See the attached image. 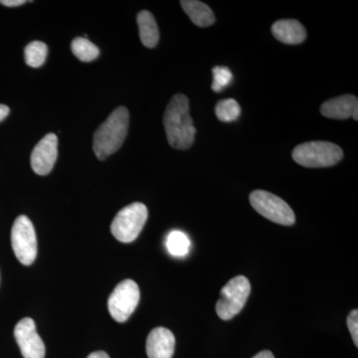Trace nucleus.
I'll list each match as a JSON object with an SVG mask.
<instances>
[{"label": "nucleus", "mask_w": 358, "mask_h": 358, "mask_svg": "<svg viewBox=\"0 0 358 358\" xmlns=\"http://www.w3.org/2000/svg\"><path fill=\"white\" fill-rule=\"evenodd\" d=\"M164 124L171 148L185 150L192 147L196 129L190 117L187 96L178 94L171 99L164 112Z\"/></svg>", "instance_id": "1"}, {"label": "nucleus", "mask_w": 358, "mask_h": 358, "mask_svg": "<svg viewBox=\"0 0 358 358\" xmlns=\"http://www.w3.org/2000/svg\"><path fill=\"white\" fill-rule=\"evenodd\" d=\"M129 126V114L126 107L117 108L96 129L93 150L100 160L108 159L120 150L126 140Z\"/></svg>", "instance_id": "2"}, {"label": "nucleus", "mask_w": 358, "mask_h": 358, "mask_svg": "<svg viewBox=\"0 0 358 358\" xmlns=\"http://www.w3.org/2000/svg\"><path fill=\"white\" fill-rule=\"evenodd\" d=\"M343 157V150L329 141H308L293 150L294 162L310 169L336 166Z\"/></svg>", "instance_id": "3"}, {"label": "nucleus", "mask_w": 358, "mask_h": 358, "mask_svg": "<svg viewBox=\"0 0 358 358\" xmlns=\"http://www.w3.org/2000/svg\"><path fill=\"white\" fill-rule=\"evenodd\" d=\"M147 206L141 202H134L122 208L115 215L110 225V231L115 239L122 243H131L138 237L147 223Z\"/></svg>", "instance_id": "4"}, {"label": "nucleus", "mask_w": 358, "mask_h": 358, "mask_svg": "<svg viewBox=\"0 0 358 358\" xmlns=\"http://www.w3.org/2000/svg\"><path fill=\"white\" fill-rule=\"evenodd\" d=\"M251 284L244 275H237L230 280L221 289L220 298L216 303V313L221 320L233 319L246 305Z\"/></svg>", "instance_id": "5"}, {"label": "nucleus", "mask_w": 358, "mask_h": 358, "mask_svg": "<svg viewBox=\"0 0 358 358\" xmlns=\"http://www.w3.org/2000/svg\"><path fill=\"white\" fill-rule=\"evenodd\" d=\"M250 202L259 214L272 222L284 226H291L296 222L293 209L273 193L255 190L250 194Z\"/></svg>", "instance_id": "6"}, {"label": "nucleus", "mask_w": 358, "mask_h": 358, "mask_svg": "<svg viewBox=\"0 0 358 358\" xmlns=\"http://www.w3.org/2000/svg\"><path fill=\"white\" fill-rule=\"evenodd\" d=\"M11 245L21 264L30 266L37 256V238L34 226L25 215L18 216L11 230Z\"/></svg>", "instance_id": "7"}, {"label": "nucleus", "mask_w": 358, "mask_h": 358, "mask_svg": "<svg viewBox=\"0 0 358 358\" xmlns=\"http://www.w3.org/2000/svg\"><path fill=\"white\" fill-rule=\"evenodd\" d=\"M141 293L138 284L133 280L120 282L108 301V308L113 319L124 322L129 319L140 301Z\"/></svg>", "instance_id": "8"}, {"label": "nucleus", "mask_w": 358, "mask_h": 358, "mask_svg": "<svg viewBox=\"0 0 358 358\" xmlns=\"http://www.w3.org/2000/svg\"><path fill=\"white\" fill-rule=\"evenodd\" d=\"M14 336L23 357H45V345L37 334L34 320L30 317L21 320L14 329Z\"/></svg>", "instance_id": "9"}, {"label": "nucleus", "mask_w": 358, "mask_h": 358, "mask_svg": "<svg viewBox=\"0 0 358 358\" xmlns=\"http://www.w3.org/2000/svg\"><path fill=\"white\" fill-rule=\"evenodd\" d=\"M58 157V138L48 134L37 143L32 150L31 167L35 173L47 176L50 173Z\"/></svg>", "instance_id": "10"}, {"label": "nucleus", "mask_w": 358, "mask_h": 358, "mask_svg": "<svg viewBox=\"0 0 358 358\" xmlns=\"http://www.w3.org/2000/svg\"><path fill=\"white\" fill-rule=\"evenodd\" d=\"M176 338L166 327H157L148 334L147 353L148 358H173Z\"/></svg>", "instance_id": "11"}, {"label": "nucleus", "mask_w": 358, "mask_h": 358, "mask_svg": "<svg viewBox=\"0 0 358 358\" xmlns=\"http://www.w3.org/2000/svg\"><path fill=\"white\" fill-rule=\"evenodd\" d=\"M320 113L329 119L346 120L353 117L357 121V98L353 95H345L331 99L322 103Z\"/></svg>", "instance_id": "12"}, {"label": "nucleus", "mask_w": 358, "mask_h": 358, "mask_svg": "<svg viewBox=\"0 0 358 358\" xmlns=\"http://www.w3.org/2000/svg\"><path fill=\"white\" fill-rule=\"evenodd\" d=\"M275 38L285 44H300L307 38V31L303 25L294 20H278L272 25Z\"/></svg>", "instance_id": "13"}, {"label": "nucleus", "mask_w": 358, "mask_h": 358, "mask_svg": "<svg viewBox=\"0 0 358 358\" xmlns=\"http://www.w3.org/2000/svg\"><path fill=\"white\" fill-rule=\"evenodd\" d=\"M183 10L187 14L195 25L208 27L215 22V15L210 7L197 0H182L180 1Z\"/></svg>", "instance_id": "14"}, {"label": "nucleus", "mask_w": 358, "mask_h": 358, "mask_svg": "<svg viewBox=\"0 0 358 358\" xmlns=\"http://www.w3.org/2000/svg\"><path fill=\"white\" fill-rule=\"evenodd\" d=\"M141 43L148 48H154L159 43V31L154 15L148 10L141 11L136 17Z\"/></svg>", "instance_id": "15"}, {"label": "nucleus", "mask_w": 358, "mask_h": 358, "mask_svg": "<svg viewBox=\"0 0 358 358\" xmlns=\"http://www.w3.org/2000/svg\"><path fill=\"white\" fill-rule=\"evenodd\" d=\"M71 49H72L73 54L83 62H91L100 55L98 47L92 43L86 37H78L73 40Z\"/></svg>", "instance_id": "16"}, {"label": "nucleus", "mask_w": 358, "mask_h": 358, "mask_svg": "<svg viewBox=\"0 0 358 358\" xmlns=\"http://www.w3.org/2000/svg\"><path fill=\"white\" fill-rule=\"evenodd\" d=\"M166 247L169 253L176 257L187 255L190 248L189 238L181 231L174 230L169 233L166 239Z\"/></svg>", "instance_id": "17"}, {"label": "nucleus", "mask_w": 358, "mask_h": 358, "mask_svg": "<svg viewBox=\"0 0 358 358\" xmlns=\"http://www.w3.org/2000/svg\"><path fill=\"white\" fill-rule=\"evenodd\" d=\"M48 48L43 42L33 41L26 46L24 55L26 64L32 68H39L46 61Z\"/></svg>", "instance_id": "18"}, {"label": "nucleus", "mask_w": 358, "mask_h": 358, "mask_svg": "<svg viewBox=\"0 0 358 358\" xmlns=\"http://www.w3.org/2000/svg\"><path fill=\"white\" fill-rule=\"evenodd\" d=\"M215 114L219 121L235 122L241 114V108L234 99H225L216 105Z\"/></svg>", "instance_id": "19"}, {"label": "nucleus", "mask_w": 358, "mask_h": 358, "mask_svg": "<svg viewBox=\"0 0 358 358\" xmlns=\"http://www.w3.org/2000/svg\"><path fill=\"white\" fill-rule=\"evenodd\" d=\"M212 72H213V83H212L211 88L216 93L222 91L232 81V73L227 67L217 66V67L213 68Z\"/></svg>", "instance_id": "20"}, {"label": "nucleus", "mask_w": 358, "mask_h": 358, "mask_svg": "<svg viewBox=\"0 0 358 358\" xmlns=\"http://www.w3.org/2000/svg\"><path fill=\"white\" fill-rule=\"evenodd\" d=\"M348 327L352 334L353 343L358 346V310H352L348 317Z\"/></svg>", "instance_id": "21"}, {"label": "nucleus", "mask_w": 358, "mask_h": 358, "mask_svg": "<svg viewBox=\"0 0 358 358\" xmlns=\"http://www.w3.org/2000/svg\"><path fill=\"white\" fill-rule=\"evenodd\" d=\"M24 0H1L0 4L7 7L21 6L25 3Z\"/></svg>", "instance_id": "22"}, {"label": "nucleus", "mask_w": 358, "mask_h": 358, "mask_svg": "<svg viewBox=\"0 0 358 358\" xmlns=\"http://www.w3.org/2000/svg\"><path fill=\"white\" fill-rule=\"evenodd\" d=\"M8 114L9 108L6 105H0V122L3 121Z\"/></svg>", "instance_id": "23"}, {"label": "nucleus", "mask_w": 358, "mask_h": 358, "mask_svg": "<svg viewBox=\"0 0 358 358\" xmlns=\"http://www.w3.org/2000/svg\"><path fill=\"white\" fill-rule=\"evenodd\" d=\"M253 358H275L274 355L268 350H264V352H259Z\"/></svg>", "instance_id": "24"}, {"label": "nucleus", "mask_w": 358, "mask_h": 358, "mask_svg": "<svg viewBox=\"0 0 358 358\" xmlns=\"http://www.w3.org/2000/svg\"><path fill=\"white\" fill-rule=\"evenodd\" d=\"M87 358H110V357L105 352H96L91 353Z\"/></svg>", "instance_id": "25"}]
</instances>
